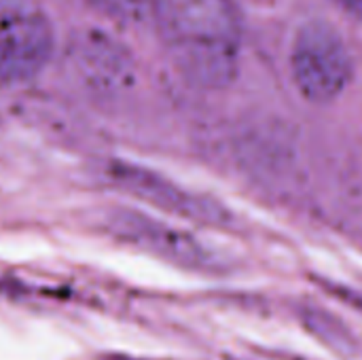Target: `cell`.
Here are the masks:
<instances>
[{"instance_id":"1","label":"cell","mask_w":362,"mask_h":360,"mask_svg":"<svg viewBox=\"0 0 362 360\" xmlns=\"http://www.w3.org/2000/svg\"><path fill=\"white\" fill-rule=\"evenodd\" d=\"M151 11L170 59L189 83L221 89L235 79L244 38L235 0H153Z\"/></svg>"},{"instance_id":"2","label":"cell","mask_w":362,"mask_h":360,"mask_svg":"<svg viewBox=\"0 0 362 360\" xmlns=\"http://www.w3.org/2000/svg\"><path fill=\"white\" fill-rule=\"evenodd\" d=\"M291 70L301 95L314 104L337 100L352 81V53L335 25L322 19L299 28L291 49Z\"/></svg>"},{"instance_id":"3","label":"cell","mask_w":362,"mask_h":360,"mask_svg":"<svg viewBox=\"0 0 362 360\" xmlns=\"http://www.w3.org/2000/svg\"><path fill=\"white\" fill-rule=\"evenodd\" d=\"M53 47L51 17L36 0H0V85L36 79Z\"/></svg>"},{"instance_id":"4","label":"cell","mask_w":362,"mask_h":360,"mask_svg":"<svg viewBox=\"0 0 362 360\" xmlns=\"http://www.w3.org/2000/svg\"><path fill=\"white\" fill-rule=\"evenodd\" d=\"M106 174L115 182V187H119L123 193H129L132 197L142 199L168 214L195 221L202 225H214V227L227 225V221L231 219L221 204L204 195L191 193L153 170L134 163L115 161L108 166Z\"/></svg>"},{"instance_id":"5","label":"cell","mask_w":362,"mask_h":360,"mask_svg":"<svg viewBox=\"0 0 362 360\" xmlns=\"http://www.w3.org/2000/svg\"><path fill=\"white\" fill-rule=\"evenodd\" d=\"M110 227L119 238L129 240L136 246L176 265L189 269L212 267V255L193 236L161 221H155L138 210H117L110 216Z\"/></svg>"},{"instance_id":"6","label":"cell","mask_w":362,"mask_h":360,"mask_svg":"<svg viewBox=\"0 0 362 360\" xmlns=\"http://www.w3.org/2000/svg\"><path fill=\"white\" fill-rule=\"evenodd\" d=\"M87 6L104 15L106 19H112L117 23H129L138 21L146 8H151L153 0H83Z\"/></svg>"},{"instance_id":"7","label":"cell","mask_w":362,"mask_h":360,"mask_svg":"<svg viewBox=\"0 0 362 360\" xmlns=\"http://www.w3.org/2000/svg\"><path fill=\"white\" fill-rule=\"evenodd\" d=\"M337 4H341L348 13L356 15L362 19V0H335Z\"/></svg>"}]
</instances>
